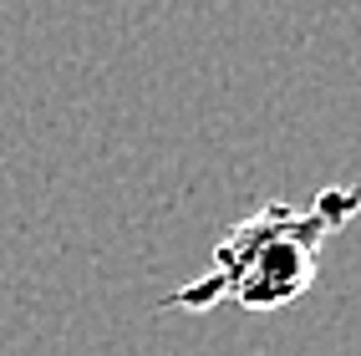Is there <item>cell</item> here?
Returning a JSON list of instances; mask_svg holds the SVG:
<instances>
[{
    "label": "cell",
    "instance_id": "cell-1",
    "mask_svg": "<svg viewBox=\"0 0 361 356\" xmlns=\"http://www.w3.org/2000/svg\"><path fill=\"white\" fill-rule=\"evenodd\" d=\"M361 209V188L331 183L310 204H259L245 214L209 254V270L199 280L178 285L163 300V311H285L295 305L321 275V245L341 234Z\"/></svg>",
    "mask_w": 361,
    "mask_h": 356
}]
</instances>
